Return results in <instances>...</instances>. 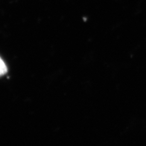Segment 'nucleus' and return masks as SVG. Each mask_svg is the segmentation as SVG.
Returning <instances> with one entry per match:
<instances>
[{
  "label": "nucleus",
  "mask_w": 146,
  "mask_h": 146,
  "mask_svg": "<svg viewBox=\"0 0 146 146\" xmlns=\"http://www.w3.org/2000/svg\"><path fill=\"white\" fill-rule=\"evenodd\" d=\"M7 72V67L5 62L0 57V76L4 75Z\"/></svg>",
  "instance_id": "1"
}]
</instances>
